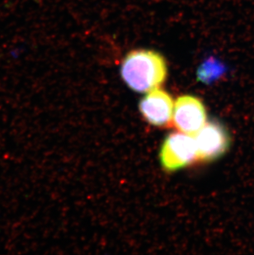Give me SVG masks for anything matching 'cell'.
<instances>
[{
	"mask_svg": "<svg viewBox=\"0 0 254 255\" xmlns=\"http://www.w3.org/2000/svg\"><path fill=\"white\" fill-rule=\"evenodd\" d=\"M223 72V66L213 57L209 58L202 63L198 70V78L202 82L208 83L218 78Z\"/></svg>",
	"mask_w": 254,
	"mask_h": 255,
	"instance_id": "obj_6",
	"label": "cell"
},
{
	"mask_svg": "<svg viewBox=\"0 0 254 255\" xmlns=\"http://www.w3.org/2000/svg\"><path fill=\"white\" fill-rule=\"evenodd\" d=\"M173 109L174 102L170 94L158 88L148 92L139 103V110L144 119L158 128L170 126Z\"/></svg>",
	"mask_w": 254,
	"mask_h": 255,
	"instance_id": "obj_5",
	"label": "cell"
},
{
	"mask_svg": "<svg viewBox=\"0 0 254 255\" xmlns=\"http://www.w3.org/2000/svg\"><path fill=\"white\" fill-rule=\"evenodd\" d=\"M193 136L197 145V161H215L223 156L230 149L231 140L228 130L221 123L206 122Z\"/></svg>",
	"mask_w": 254,
	"mask_h": 255,
	"instance_id": "obj_3",
	"label": "cell"
},
{
	"mask_svg": "<svg viewBox=\"0 0 254 255\" xmlns=\"http://www.w3.org/2000/svg\"><path fill=\"white\" fill-rule=\"evenodd\" d=\"M160 161L163 169L169 172L183 169L197 161L194 137L181 131L169 134L161 147Z\"/></svg>",
	"mask_w": 254,
	"mask_h": 255,
	"instance_id": "obj_2",
	"label": "cell"
},
{
	"mask_svg": "<svg viewBox=\"0 0 254 255\" xmlns=\"http://www.w3.org/2000/svg\"><path fill=\"white\" fill-rule=\"evenodd\" d=\"M121 75L129 89L138 93H148L165 82L168 65L165 58L157 51L134 50L123 60Z\"/></svg>",
	"mask_w": 254,
	"mask_h": 255,
	"instance_id": "obj_1",
	"label": "cell"
},
{
	"mask_svg": "<svg viewBox=\"0 0 254 255\" xmlns=\"http://www.w3.org/2000/svg\"><path fill=\"white\" fill-rule=\"evenodd\" d=\"M206 109L201 99L182 95L174 103L173 125L181 132L196 135L206 123Z\"/></svg>",
	"mask_w": 254,
	"mask_h": 255,
	"instance_id": "obj_4",
	"label": "cell"
}]
</instances>
